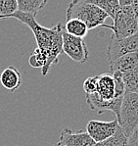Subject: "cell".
Returning <instances> with one entry per match:
<instances>
[{"mask_svg":"<svg viewBox=\"0 0 138 146\" xmlns=\"http://www.w3.org/2000/svg\"><path fill=\"white\" fill-rule=\"evenodd\" d=\"M113 22L114 24L112 26L104 25V28L112 30V35H114L118 39H123L131 36L138 31L137 20L133 11L132 4L121 6L119 13L113 20Z\"/></svg>","mask_w":138,"mask_h":146,"instance_id":"cell-4","label":"cell"},{"mask_svg":"<svg viewBox=\"0 0 138 146\" xmlns=\"http://www.w3.org/2000/svg\"><path fill=\"white\" fill-rule=\"evenodd\" d=\"M131 53L138 54V31L133 35L123 39H118L114 35H111L107 50V58L110 64L122 56Z\"/></svg>","mask_w":138,"mask_h":146,"instance_id":"cell-5","label":"cell"},{"mask_svg":"<svg viewBox=\"0 0 138 146\" xmlns=\"http://www.w3.org/2000/svg\"><path fill=\"white\" fill-rule=\"evenodd\" d=\"M83 90L85 94H93L97 90V76L87 78L83 82Z\"/></svg>","mask_w":138,"mask_h":146,"instance_id":"cell-18","label":"cell"},{"mask_svg":"<svg viewBox=\"0 0 138 146\" xmlns=\"http://www.w3.org/2000/svg\"><path fill=\"white\" fill-rule=\"evenodd\" d=\"M118 127V120H113L110 122L91 120L86 125V132L89 134L95 143H99L112 137L117 132Z\"/></svg>","mask_w":138,"mask_h":146,"instance_id":"cell-7","label":"cell"},{"mask_svg":"<svg viewBox=\"0 0 138 146\" xmlns=\"http://www.w3.org/2000/svg\"><path fill=\"white\" fill-rule=\"evenodd\" d=\"M67 20L79 19L83 22L88 30L104 27L108 15L102 9L92 4L89 0H73L67 9Z\"/></svg>","mask_w":138,"mask_h":146,"instance_id":"cell-2","label":"cell"},{"mask_svg":"<svg viewBox=\"0 0 138 146\" xmlns=\"http://www.w3.org/2000/svg\"><path fill=\"white\" fill-rule=\"evenodd\" d=\"M125 92L138 93V66L121 74Z\"/></svg>","mask_w":138,"mask_h":146,"instance_id":"cell-15","label":"cell"},{"mask_svg":"<svg viewBox=\"0 0 138 146\" xmlns=\"http://www.w3.org/2000/svg\"><path fill=\"white\" fill-rule=\"evenodd\" d=\"M94 146H128V138L124 135L121 127H118L117 132L103 142L95 143Z\"/></svg>","mask_w":138,"mask_h":146,"instance_id":"cell-17","label":"cell"},{"mask_svg":"<svg viewBox=\"0 0 138 146\" xmlns=\"http://www.w3.org/2000/svg\"><path fill=\"white\" fill-rule=\"evenodd\" d=\"M63 44H62V50L68 55L73 61L83 64L88 60V48L83 38L75 37L63 31Z\"/></svg>","mask_w":138,"mask_h":146,"instance_id":"cell-6","label":"cell"},{"mask_svg":"<svg viewBox=\"0 0 138 146\" xmlns=\"http://www.w3.org/2000/svg\"><path fill=\"white\" fill-rule=\"evenodd\" d=\"M89 1L97 7L102 9L108 15V17L112 18V20L115 19L121 9L119 0H89Z\"/></svg>","mask_w":138,"mask_h":146,"instance_id":"cell-16","label":"cell"},{"mask_svg":"<svg viewBox=\"0 0 138 146\" xmlns=\"http://www.w3.org/2000/svg\"><path fill=\"white\" fill-rule=\"evenodd\" d=\"M128 146H138V127L128 138Z\"/></svg>","mask_w":138,"mask_h":146,"instance_id":"cell-19","label":"cell"},{"mask_svg":"<svg viewBox=\"0 0 138 146\" xmlns=\"http://www.w3.org/2000/svg\"><path fill=\"white\" fill-rule=\"evenodd\" d=\"M55 146H65V145H63V144H62V143H61V142H58V143H57V144H56V145H55Z\"/></svg>","mask_w":138,"mask_h":146,"instance_id":"cell-21","label":"cell"},{"mask_svg":"<svg viewBox=\"0 0 138 146\" xmlns=\"http://www.w3.org/2000/svg\"><path fill=\"white\" fill-rule=\"evenodd\" d=\"M65 146H94L95 142L86 131L73 132L69 129H64L60 134V140Z\"/></svg>","mask_w":138,"mask_h":146,"instance_id":"cell-10","label":"cell"},{"mask_svg":"<svg viewBox=\"0 0 138 146\" xmlns=\"http://www.w3.org/2000/svg\"><path fill=\"white\" fill-rule=\"evenodd\" d=\"M117 120L124 135L129 138L138 127V93L125 92Z\"/></svg>","mask_w":138,"mask_h":146,"instance_id":"cell-3","label":"cell"},{"mask_svg":"<svg viewBox=\"0 0 138 146\" xmlns=\"http://www.w3.org/2000/svg\"><path fill=\"white\" fill-rule=\"evenodd\" d=\"M64 31L67 33L79 38H84L88 33V28L86 25L79 19H70L67 20Z\"/></svg>","mask_w":138,"mask_h":146,"instance_id":"cell-14","label":"cell"},{"mask_svg":"<svg viewBox=\"0 0 138 146\" xmlns=\"http://www.w3.org/2000/svg\"><path fill=\"white\" fill-rule=\"evenodd\" d=\"M5 19H15L23 23L32 30L34 35L35 41L37 43V48L44 54L47 59V65L44 71H42V76H46L53 64L59 61L60 54L63 52L62 44H63V31L64 27L61 23H58L52 28H45L40 26L36 22L34 17L32 15L24 14L22 12H15L14 14L3 18Z\"/></svg>","mask_w":138,"mask_h":146,"instance_id":"cell-1","label":"cell"},{"mask_svg":"<svg viewBox=\"0 0 138 146\" xmlns=\"http://www.w3.org/2000/svg\"><path fill=\"white\" fill-rule=\"evenodd\" d=\"M0 82L6 90L14 92L22 84L21 73L16 67L9 66L2 71L0 75Z\"/></svg>","mask_w":138,"mask_h":146,"instance_id":"cell-11","label":"cell"},{"mask_svg":"<svg viewBox=\"0 0 138 146\" xmlns=\"http://www.w3.org/2000/svg\"><path fill=\"white\" fill-rule=\"evenodd\" d=\"M18 11L36 17L38 12L47 4V0H17Z\"/></svg>","mask_w":138,"mask_h":146,"instance_id":"cell-13","label":"cell"},{"mask_svg":"<svg viewBox=\"0 0 138 146\" xmlns=\"http://www.w3.org/2000/svg\"><path fill=\"white\" fill-rule=\"evenodd\" d=\"M132 8H133V11H134L135 17H136V20H137V25H138V0H133Z\"/></svg>","mask_w":138,"mask_h":146,"instance_id":"cell-20","label":"cell"},{"mask_svg":"<svg viewBox=\"0 0 138 146\" xmlns=\"http://www.w3.org/2000/svg\"><path fill=\"white\" fill-rule=\"evenodd\" d=\"M86 102L88 106L92 111H95L99 114H102L105 111H111L115 114L118 118L120 114V109H121L122 98H117L112 101H103L101 100L96 93L93 94H86Z\"/></svg>","mask_w":138,"mask_h":146,"instance_id":"cell-9","label":"cell"},{"mask_svg":"<svg viewBox=\"0 0 138 146\" xmlns=\"http://www.w3.org/2000/svg\"><path fill=\"white\" fill-rule=\"evenodd\" d=\"M95 93L103 101H112L121 98L117 96L116 82L111 73H104L97 76V90Z\"/></svg>","mask_w":138,"mask_h":146,"instance_id":"cell-8","label":"cell"},{"mask_svg":"<svg viewBox=\"0 0 138 146\" xmlns=\"http://www.w3.org/2000/svg\"><path fill=\"white\" fill-rule=\"evenodd\" d=\"M138 66V54L137 53H131L126 54L116 60L115 62L110 64V70L111 73L115 72H120L121 74H123L124 72L128 70L134 68Z\"/></svg>","mask_w":138,"mask_h":146,"instance_id":"cell-12","label":"cell"}]
</instances>
